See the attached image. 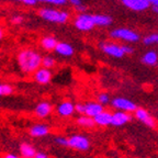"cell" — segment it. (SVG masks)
I'll list each match as a JSON object with an SVG mask.
<instances>
[{
	"instance_id": "d4e9b609",
	"label": "cell",
	"mask_w": 158,
	"mask_h": 158,
	"mask_svg": "<svg viewBox=\"0 0 158 158\" xmlns=\"http://www.w3.org/2000/svg\"><path fill=\"white\" fill-rule=\"evenodd\" d=\"M97 102L99 104H101L102 106H106V104H109L110 103V97H109L108 94L106 92H102V94H99L97 96Z\"/></svg>"
},
{
	"instance_id": "e0dca14e",
	"label": "cell",
	"mask_w": 158,
	"mask_h": 158,
	"mask_svg": "<svg viewBox=\"0 0 158 158\" xmlns=\"http://www.w3.org/2000/svg\"><path fill=\"white\" fill-rule=\"evenodd\" d=\"M102 51H103L106 54L111 55V56H113V57H118V58H120V57H122L124 55L121 46H118V45H114V44L102 45Z\"/></svg>"
},
{
	"instance_id": "7402d4cb",
	"label": "cell",
	"mask_w": 158,
	"mask_h": 158,
	"mask_svg": "<svg viewBox=\"0 0 158 158\" xmlns=\"http://www.w3.org/2000/svg\"><path fill=\"white\" fill-rule=\"evenodd\" d=\"M157 59H158L157 54L155 52H153V51H151V52L146 53L144 55L143 58H142V62L147 65H155L157 63Z\"/></svg>"
},
{
	"instance_id": "e575fe53",
	"label": "cell",
	"mask_w": 158,
	"mask_h": 158,
	"mask_svg": "<svg viewBox=\"0 0 158 158\" xmlns=\"http://www.w3.org/2000/svg\"><path fill=\"white\" fill-rule=\"evenodd\" d=\"M148 2H152L154 6H158V0H146Z\"/></svg>"
},
{
	"instance_id": "f546056e",
	"label": "cell",
	"mask_w": 158,
	"mask_h": 158,
	"mask_svg": "<svg viewBox=\"0 0 158 158\" xmlns=\"http://www.w3.org/2000/svg\"><path fill=\"white\" fill-rule=\"evenodd\" d=\"M34 158H49L48 154L44 153V152H36Z\"/></svg>"
},
{
	"instance_id": "277c9868",
	"label": "cell",
	"mask_w": 158,
	"mask_h": 158,
	"mask_svg": "<svg viewBox=\"0 0 158 158\" xmlns=\"http://www.w3.org/2000/svg\"><path fill=\"white\" fill-rule=\"evenodd\" d=\"M111 106L114 109H116L118 111L126 112V113H131L134 112L137 109L136 104L133 101L128 100L125 98H114L111 101Z\"/></svg>"
},
{
	"instance_id": "3957f363",
	"label": "cell",
	"mask_w": 158,
	"mask_h": 158,
	"mask_svg": "<svg viewBox=\"0 0 158 158\" xmlns=\"http://www.w3.org/2000/svg\"><path fill=\"white\" fill-rule=\"evenodd\" d=\"M68 138V147L78 152H87L90 149V139L82 134H74Z\"/></svg>"
},
{
	"instance_id": "4316f807",
	"label": "cell",
	"mask_w": 158,
	"mask_h": 158,
	"mask_svg": "<svg viewBox=\"0 0 158 158\" xmlns=\"http://www.w3.org/2000/svg\"><path fill=\"white\" fill-rule=\"evenodd\" d=\"M144 43L147 45L153 44V43H158V34H153V35H151V36L145 37V39H144Z\"/></svg>"
},
{
	"instance_id": "6da1fadb",
	"label": "cell",
	"mask_w": 158,
	"mask_h": 158,
	"mask_svg": "<svg viewBox=\"0 0 158 158\" xmlns=\"http://www.w3.org/2000/svg\"><path fill=\"white\" fill-rule=\"evenodd\" d=\"M17 64L25 75H31L42 66V56L32 48H24L17 55Z\"/></svg>"
},
{
	"instance_id": "52a82bcc",
	"label": "cell",
	"mask_w": 158,
	"mask_h": 158,
	"mask_svg": "<svg viewBox=\"0 0 158 158\" xmlns=\"http://www.w3.org/2000/svg\"><path fill=\"white\" fill-rule=\"evenodd\" d=\"M53 112V106L49 101H40L39 103L35 106L34 108V115L37 118H46L47 116H49Z\"/></svg>"
},
{
	"instance_id": "603a6c76",
	"label": "cell",
	"mask_w": 158,
	"mask_h": 158,
	"mask_svg": "<svg viewBox=\"0 0 158 158\" xmlns=\"http://www.w3.org/2000/svg\"><path fill=\"white\" fill-rule=\"evenodd\" d=\"M56 65V59L54 58L53 56H49V55H46V56L42 57V66L43 68H46V69H51L53 67H55Z\"/></svg>"
},
{
	"instance_id": "8fae6325",
	"label": "cell",
	"mask_w": 158,
	"mask_h": 158,
	"mask_svg": "<svg viewBox=\"0 0 158 158\" xmlns=\"http://www.w3.org/2000/svg\"><path fill=\"white\" fill-rule=\"evenodd\" d=\"M133 116L130 113L122 111H115L114 113H112V118H111V125L113 126H123L125 124H127L128 122L132 121Z\"/></svg>"
},
{
	"instance_id": "8992f818",
	"label": "cell",
	"mask_w": 158,
	"mask_h": 158,
	"mask_svg": "<svg viewBox=\"0 0 158 158\" xmlns=\"http://www.w3.org/2000/svg\"><path fill=\"white\" fill-rule=\"evenodd\" d=\"M75 27L80 31H89L94 27V19L92 15H86V13H81L77 17V19L75 20Z\"/></svg>"
},
{
	"instance_id": "4dcf8cb0",
	"label": "cell",
	"mask_w": 158,
	"mask_h": 158,
	"mask_svg": "<svg viewBox=\"0 0 158 158\" xmlns=\"http://www.w3.org/2000/svg\"><path fill=\"white\" fill-rule=\"evenodd\" d=\"M70 1V3H72L73 6H75L76 8H79L81 7V0H69Z\"/></svg>"
},
{
	"instance_id": "4fadbf2b",
	"label": "cell",
	"mask_w": 158,
	"mask_h": 158,
	"mask_svg": "<svg viewBox=\"0 0 158 158\" xmlns=\"http://www.w3.org/2000/svg\"><path fill=\"white\" fill-rule=\"evenodd\" d=\"M111 35L113 37L123 39V40H126V41H130V42H136L138 40V34H136L133 31H130V30H126V29L114 30L113 32L111 33Z\"/></svg>"
},
{
	"instance_id": "8d00e7d4",
	"label": "cell",
	"mask_w": 158,
	"mask_h": 158,
	"mask_svg": "<svg viewBox=\"0 0 158 158\" xmlns=\"http://www.w3.org/2000/svg\"><path fill=\"white\" fill-rule=\"evenodd\" d=\"M153 10L155 11V12H157V13H158V6H154Z\"/></svg>"
},
{
	"instance_id": "5b68a950",
	"label": "cell",
	"mask_w": 158,
	"mask_h": 158,
	"mask_svg": "<svg viewBox=\"0 0 158 158\" xmlns=\"http://www.w3.org/2000/svg\"><path fill=\"white\" fill-rule=\"evenodd\" d=\"M56 113L60 118H70L75 114V103L70 100H63L57 104Z\"/></svg>"
},
{
	"instance_id": "cb8c5ba5",
	"label": "cell",
	"mask_w": 158,
	"mask_h": 158,
	"mask_svg": "<svg viewBox=\"0 0 158 158\" xmlns=\"http://www.w3.org/2000/svg\"><path fill=\"white\" fill-rule=\"evenodd\" d=\"M13 92H15L13 86L8 84H0V97L11 96Z\"/></svg>"
},
{
	"instance_id": "9a60e30c",
	"label": "cell",
	"mask_w": 158,
	"mask_h": 158,
	"mask_svg": "<svg viewBox=\"0 0 158 158\" xmlns=\"http://www.w3.org/2000/svg\"><path fill=\"white\" fill-rule=\"evenodd\" d=\"M54 51L58 55L64 56V57H69V56H73V55H74V48H73L72 45H69L68 43L58 42Z\"/></svg>"
},
{
	"instance_id": "ffe728a7",
	"label": "cell",
	"mask_w": 158,
	"mask_h": 158,
	"mask_svg": "<svg viewBox=\"0 0 158 158\" xmlns=\"http://www.w3.org/2000/svg\"><path fill=\"white\" fill-rule=\"evenodd\" d=\"M76 124L80 127L85 128H92L96 124H94V118H90V116L87 115H79L76 118Z\"/></svg>"
},
{
	"instance_id": "1f68e13d",
	"label": "cell",
	"mask_w": 158,
	"mask_h": 158,
	"mask_svg": "<svg viewBox=\"0 0 158 158\" xmlns=\"http://www.w3.org/2000/svg\"><path fill=\"white\" fill-rule=\"evenodd\" d=\"M2 158H21L20 156L15 155V154H12V153H9V154H5L2 156Z\"/></svg>"
},
{
	"instance_id": "d6986e66",
	"label": "cell",
	"mask_w": 158,
	"mask_h": 158,
	"mask_svg": "<svg viewBox=\"0 0 158 158\" xmlns=\"http://www.w3.org/2000/svg\"><path fill=\"white\" fill-rule=\"evenodd\" d=\"M57 40L53 36H44L42 40H41V46H42L43 49L45 51H54L55 47L57 45Z\"/></svg>"
},
{
	"instance_id": "5bb4252c",
	"label": "cell",
	"mask_w": 158,
	"mask_h": 158,
	"mask_svg": "<svg viewBox=\"0 0 158 158\" xmlns=\"http://www.w3.org/2000/svg\"><path fill=\"white\" fill-rule=\"evenodd\" d=\"M111 118H112V113L109 111H103L101 113H99L98 115H96L94 118V121L96 125L99 126H108L111 125Z\"/></svg>"
},
{
	"instance_id": "ac0fdd59",
	"label": "cell",
	"mask_w": 158,
	"mask_h": 158,
	"mask_svg": "<svg viewBox=\"0 0 158 158\" xmlns=\"http://www.w3.org/2000/svg\"><path fill=\"white\" fill-rule=\"evenodd\" d=\"M122 2L126 6V7L131 8L133 10H144L148 8L149 2L146 0H122Z\"/></svg>"
},
{
	"instance_id": "9c48e42d",
	"label": "cell",
	"mask_w": 158,
	"mask_h": 158,
	"mask_svg": "<svg viewBox=\"0 0 158 158\" xmlns=\"http://www.w3.org/2000/svg\"><path fill=\"white\" fill-rule=\"evenodd\" d=\"M53 78V74L49 69L40 67L36 72L33 73V79L34 81L40 85H47L51 82Z\"/></svg>"
},
{
	"instance_id": "484cf974",
	"label": "cell",
	"mask_w": 158,
	"mask_h": 158,
	"mask_svg": "<svg viewBox=\"0 0 158 158\" xmlns=\"http://www.w3.org/2000/svg\"><path fill=\"white\" fill-rule=\"evenodd\" d=\"M54 142L57 146L60 147H68V138L65 136H56L54 138Z\"/></svg>"
},
{
	"instance_id": "f1b7e54d",
	"label": "cell",
	"mask_w": 158,
	"mask_h": 158,
	"mask_svg": "<svg viewBox=\"0 0 158 158\" xmlns=\"http://www.w3.org/2000/svg\"><path fill=\"white\" fill-rule=\"evenodd\" d=\"M45 2H48L51 5L55 6H63L67 2V0H45Z\"/></svg>"
},
{
	"instance_id": "d590c367",
	"label": "cell",
	"mask_w": 158,
	"mask_h": 158,
	"mask_svg": "<svg viewBox=\"0 0 158 158\" xmlns=\"http://www.w3.org/2000/svg\"><path fill=\"white\" fill-rule=\"evenodd\" d=\"M2 37H3V31H2V29L0 27V41L2 40Z\"/></svg>"
},
{
	"instance_id": "30bf717a",
	"label": "cell",
	"mask_w": 158,
	"mask_h": 158,
	"mask_svg": "<svg viewBox=\"0 0 158 158\" xmlns=\"http://www.w3.org/2000/svg\"><path fill=\"white\" fill-rule=\"evenodd\" d=\"M49 133H51V127H49L47 124L36 123L29 128L30 136H32V137H34V138L45 137V136H47Z\"/></svg>"
},
{
	"instance_id": "44dd1931",
	"label": "cell",
	"mask_w": 158,
	"mask_h": 158,
	"mask_svg": "<svg viewBox=\"0 0 158 158\" xmlns=\"http://www.w3.org/2000/svg\"><path fill=\"white\" fill-rule=\"evenodd\" d=\"M94 25H109L112 22V19L108 15H92Z\"/></svg>"
},
{
	"instance_id": "d6a6232c",
	"label": "cell",
	"mask_w": 158,
	"mask_h": 158,
	"mask_svg": "<svg viewBox=\"0 0 158 158\" xmlns=\"http://www.w3.org/2000/svg\"><path fill=\"white\" fill-rule=\"evenodd\" d=\"M21 1L27 6H34L35 3H36L35 0H21Z\"/></svg>"
},
{
	"instance_id": "7c38bea8",
	"label": "cell",
	"mask_w": 158,
	"mask_h": 158,
	"mask_svg": "<svg viewBox=\"0 0 158 158\" xmlns=\"http://www.w3.org/2000/svg\"><path fill=\"white\" fill-rule=\"evenodd\" d=\"M103 110V106L97 101H89L84 103V115L90 116V118H94L99 113H101Z\"/></svg>"
},
{
	"instance_id": "2e32d148",
	"label": "cell",
	"mask_w": 158,
	"mask_h": 158,
	"mask_svg": "<svg viewBox=\"0 0 158 158\" xmlns=\"http://www.w3.org/2000/svg\"><path fill=\"white\" fill-rule=\"evenodd\" d=\"M19 149L21 158H34L35 154H36L35 147L30 143H21Z\"/></svg>"
},
{
	"instance_id": "f35d334b",
	"label": "cell",
	"mask_w": 158,
	"mask_h": 158,
	"mask_svg": "<svg viewBox=\"0 0 158 158\" xmlns=\"http://www.w3.org/2000/svg\"><path fill=\"white\" fill-rule=\"evenodd\" d=\"M13 1H21V0H13Z\"/></svg>"
},
{
	"instance_id": "836d02e7",
	"label": "cell",
	"mask_w": 158,
	"mask_h": 158,
	"mask_svg": "<svg viewBox=\"0 0 158 158\" xmlns=\"http://www.w3.org/2000/svg\"><path fill=\"white\" fill-rule=\"evenodd\" d=\"M121 48H122V51H123V53H132L133 52V48L132 47H128V46H121Z\"/></svg>"
},
{
	"instance_id": "74e56055",
	"label": "cell",
	"mask_w": 158,
	"mask_h": 158,
	"mask_svg": "<svg viewBox=\"0 0 158 158\" xmlns=\"http://www.w3.org/2000/svg\"><path fill=\"white\" fill-rule=\"evenodd\" d=\"M35 1L37 2V1H45V0H35Z\"/></svg>"
},
{
	"instance_id": "83f0119b",
	"label": "cell",
	"mask_w": 158,
	"mask_h": 158,
	"mask_svg": "<svg viewBox=\"0 0 158 158\" xmlns=\"http://www.w3.org/2000/svg\"><path fill=\"white\" fill-rule=\"evenodd\" d=\"M23 22V17L22 15H13L12 18H11V23H13V24L18 25L20 24V23Z\"/></svg>"
},
{
	"instance_id": "ba28073f",
	"label": "cell",
	"mask_w": 158,
	"mask_h": 158,
	"mask_svg": "<svg viewBox=\"0 0 158 158\" xmlns=\"http://www.w3.org/2000/svg\"><path fill=\"white\" fill-rule=\"evenodd\" d=\"M134 115H135V118H137L138 121L142 122V123L145 124V125L149 126V127H155L156 126L155 118H154L153 116L149 114V112H148L147 110H145V109L137 108L135 111H134Z\"/></svg>"
},
{
	"instance_id": "7a4b0ae2",
	"label": "cell",
	"mask_w": 158,
	"mask_h": 158,
	"mask_svg": "<svg viewBox=\"0 0 158 158\" xmlns=\"http://www.w3.org/2000/svg\"><path fill=\"white\" fill-rule=\"evenodd\" d=\"M39 15L42 19L49 21V22H55V23H66L69 19V15L65 11H60V10H55V9H49V8H43L37 11Z\"/></svg>"
}]
</instances>
